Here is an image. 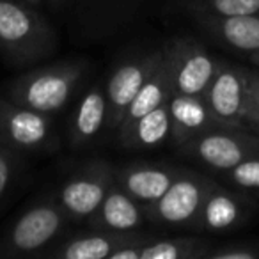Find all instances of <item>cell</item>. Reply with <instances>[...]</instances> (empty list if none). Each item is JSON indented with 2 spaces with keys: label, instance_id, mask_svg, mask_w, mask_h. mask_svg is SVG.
I'll return each instance as SVG.
<instances>
[{
  "label": "cell",
  "instance_id": "cell-25",
  "mask_svg": "<svg viewBox=\"0 0 259 259\" xmlns=\"http://www.w3.org/2000/svg\"><path fill=\"white\" fill-rule=\"evenodd\" d=\"M247 128L259 135V71H250V100L247 110Z\"/></svg>",
  "mask_w": 259,
  "mask_h": 259
},
{
  "label": "cell",
  "instance_id": "cell-17",
  "mask_svg": "<svg viewBox=\"0 0 259 259\" xmlns=\"http://www.w3.org/2000/svg\"><path fill=\"white\" fill-rule=\"evenodd\" d=\"M172 134L169 101L148 112L130 128L117 132V141L124 149H155L165 144Z\"/></svg>",
  "mask_w": 259,
  "mask_h": 259
},
{
  "label": "cell",
  "instance_id": "cell-3",
  "mask_svg": "<svg viewBox=\"0 0 259 259\" xmlns=\"http://www.w3.org/2000/svg\"><path fill=\"white\" fill-rule=\"evenodd\" d=\"M68 220L57 197L41 199L0 236V259L39 257L43 248L64 231Z\"/></svg>",
  "mask_w": 259,
  "mask_h": 259
},
{
  "label": "cell",
  "instance_id": "cell-28",
  "mask_svg": "<svg viewBox=\"0 0 259 259\" xmlns=\"http://www.w3.org/2000/svg\"><path fill=\"white\" fill-rule=\"evenodd\" d=\"M54 2H59V0H54Z\"/></svg>",
  "mask_w": 259,
  "mask_h": 259
},
{
  "label": "cell",
  "instance_id": "cell-6",
  "mask_svg": "<svg viewBox=\"0 0 259 259\" xmlns=\"http://www.w3.org/2000/svg\"><path fill=\"white\" fill-rule=\"evenodd\" d=\"M0 144L16 153H39L54 148L50 114L0 98Z\"/></svg>",
  "mask_w": 259,
  "mask_h": 259
},
{
  "label": "cell",
  "instance_id": "cell-21",
  "mask_svg": "<svg viewBox=\"0 0 259 259\" xmlns=\"http://www.w3.org/2000/svg\"><path fill=\"white\" fill-rule=\"evenodd\" d=\"M192 13L213 16H259V0H192Z\"/></svg>",
  "mask_w": 259,
  "mask_h": 259
},
{
  "label": "cell",
  "instance_id": "cell-2",
  "mask_svg": "<svg viewBox=\"0 0 259 259\" xmlns=\"http://www.w3.org/2000/svg\"><path fill=\"white\" fill-rule=\"evenodd\" d=\"M85 71L82 62H62L23 73L13 80L6 98L45 114H55L69 101Z\"/></svg>",
  "mask_w": 259,
  "mask_h": 259
},
{
  "label": "cell",
  "instance_id": "cell-24",
  "mask_svg": "<svg viewBox=\"0 0 259 259\" xmlns=\"http://www.w3.org/2000/svg\"><path fill=\"white\" fill-rule=\"evenodd\" d=\"M204 259H259V243H233L209 248Z\"/></svg>",
  "mask_w": 259,
  "mask_h": 259
},
{
  "label": "cell",
  "instance_id": "cell-16",
  "mask_svg": "<svg viewBox=\"0 0 259 259\" xmlns=\"http://www.w3.org/2000/svg\"><path fill=\"white\" fill-rule=\"evenodd\" d=\"M195 20L229 48L245 54L259 52V16H213L204 13H194Z\"/></svg>",
  "mask_w": 259,
  "mask_h": 259
},
{
  "label": "cell",
  "instance_id": "cell-20",
  "mask_svg": "<svg viewBox=\"0 0 259 259\" xmlns=\"http://www.w3.org/2000/svg\"><path fill=\"white\" fill-rule=\"evenodd\" d=\"M208 252L209 243L202 238H153L142 247L141 259H204Z\"/></svg>",
  "mask_w": 259,
  "mask_h": 259
},
{
  "label": "cell",
  "instance_id": "cell-12",
  "mask_svg": "<svg viewBox=\"0 0 259 259\" xmlns=\"http://www.w3.org/2000/svg\"><path fill=\"white\" fill-rule=\"evenodd\" d=\"M155 236L142 234L141 231L117 233V231L96 229L93 234L76 236L57 247H50L47 252H41L39 257L52 259H107L119 247L135 243V241H149Z\"/></svg>",
  "mask_w": 259,
  "mask_h": 259
},
{
  "label": "cell",
  "instance_id": "cell-19",
  "mask_svg": "<svg viewBox=\"0 0 259 259\" xmlns=\"http://www.w3.org/2000/svg\"><path fill=\"white\" fill-rule=\"evenodd\" d=\"M165 52V50H163ZM174 93L172 87V66L167 57V54L163 55L162 64L156 68V71L146 80V83L142 85V89L139 91V94L135 96V100L130 103L128 110L124 112L121 124L115 132H122V130L130 128L137 119H141L142 115H146L148 112L155 110L156 107L167 103L170 100Z\"/></svg>",
  "mask_w": 259,
  "mask_h": 259
},
{
  "label": "cell",
  "instance_id": "cell-14",
  "mask_svg": "<svg viewBox=\"0 0 259 259\" xmlns=\"http://www.w3.org/2000/svg\"><path fill=\"white\" fill-rule=\"evenodd\" d=\"M146 220H148V217H146L144 204L139 202L135 197H132L128 192L122 190L114 181L100 208L87 222L94 229L130 233V231L141 229Z\"/></svg>",
  "mask_w": 259,
  "mask_h": 259
},
{
  "label": "cell",
  "instance_id": "cell-22",
  "mask_svg": "<svg viewBox=\"0 0 259 259\" xmlns=\"http://www.w3.org/2000/svg\"><path fill=\"white\" fill-rule=\"evenodd\" d=\"M226 176L243 192L259 194V156L243 160L236 167L226 170Z\"/></svg>",
  "mask_w": 259,
  "mask_h": 259
},
{
  "label": "cell",
  "instance_id": "cell-1",
  "mask_svg": "<svg viewBox=\"0 0 259 259\" xmlns=\"http://www.w3.org/2000/svg\"><path fill=\"white\" fill-rule=\"evenodd\" d=\"M55 34L30 6L0 0V54L13 64H29L50 55Z\"/></svg>",
  "mask_w": 259,
  "mask_h": 259
},
{
  "label": "cell",
  "instance_id": "cell-26",
  "mask_svg": "<svg viewBox=\"0 0 259 259\" xmlns=\"http://www.w3.org/2000/svg\"><path fill=\"white\" fill-rule=\"evenodd\" d=\"M250 61L259 68V52H255V54H250Z\"/></svg>",
  "mask_w": 259,
  "mask_h": 259
},
{
  "label": "cell",
  "instance_id": "cell-5",
  "mask_svg": "<svg viewBox=\"0 0 259 259\" xmlns=\"http://www.w3.org/2000/svg\"><path fill=\"white\" fill-rule=\"evenodd\" d=\"M180 149L190 158L226 172L243 160L259 156V135L250 134V130L217 126L195 135Z\"/></svg>",
  "mask_w": 259,
  "mask_h": 259
},
{
  "label": "cell",
  "instance_id": "cell-13",
  "mask_svg": "<svg viewBox=\"0 0 259 259\" xmlns=\"http://www.w3.org/2000/svg\"><path fill=\"white\" fill-rule=\"evenodd\" d=\"M181 169L165 163H134L114 170V181L142 204L160 199Z\"/></svg>",
  "mask_w": 259,
  "mask_h": 259
},
{
  "label": "cell",
  "instance_id": "cell-18",
  "mask_svg": "<svg viewBox=\"0 0 259 259\" xmlns=\"http://www.w3.org/2000/svg\"><path fill=\"white\" fill-rule=\"evenodd\" d=\"M108 107L105 87L94 85L85 96L80 100L75 114H73L69 141L73 148H85L101 134L103 126H107Z\"/></svg>",
  "mask_w": 259,
  "mask_h": 259
},
{
  "label": "cell",
  "instance_id": "cell-8",
  "mask_svg": "<svg viewBox=\"0 0 259 259\" xmlns=\"http://www.w3.org/2000/svg\"><path fill=\"white\" fill-rule=\"evenodd\" d=\"M112 183L114 169L110 163L94 160L80 167L61 185L57 201L69 220L83 222L96 213Z\"/></svg>",
  "mask_w": 259,
  "mask_h": 259
},
{
  "label": "cell",
  "instance_id": "cell-27",
  "mask_svg": "<svg viewBox=\"0 0 259 259\" xmlns=\"http://www.w3.org/2000/svg\"><path fill=\"white\" fill-rule=\"evenodd\" d=\"M25 2H27V4H39L41 0H25Z\"/></svg>",
  "mask_w": 259,
  "mask_h": 259
},
{
  "label": "cell",
  "instance_id": "cell-7",
  "mask_svg": "<svg viewBox=\"0 0 259 259\" xmlns=\"http://www.w3.org/2000/svg\"><path fill=\"white\" fill-rule=\"evenodd\" d=\"M211 115L222 128H247V110L250 100V71L222 62L219 73L204 93Z\"/></svg>",
  "mask_w": 259,
  "mask_h": 259
},
{
  "label": "cell",
  "instance_id": "cell-15",
  "mask_svg": "<svg viewBox=\"0 0 259 259\" xmlns=\"http://www.w3.org/2000/svg\"><path fill=\"white\" fill-rule=\"evenodd\" d=\"M170 119H172V134L170 141L181 148L185 142L202 134L206 130L217 128V121L211 115L204 96L172 93L169 100Z\"/></svg>",
  "mask_w": 259,
  "mask_h": 259
},
{
  "label": "cell",
  "instance_id": "cell-10",
  "mask_svg": "<svg viewBox=\"0 0 259 259\" xmlns=\"http://www.w3.org/2000/svg\"><path fill=\"white\" fill-rule=\"evenodd\" d=\"M163 55H165V52L162 48V50L151 52V54L142 55L134 61H126L119 64L114 69V73L108 76L107 85H105L108 107L107 130L115 132L119 128L130 103L135 100L146 80L162 64Z\"/></svg>",
  "mask_w": 259,
  "mask_h": 259
},
{
  "label": "cell",
  "instance_id": "cell-11",
  "mask_svg": "<svg viewBox=\"0 0 259 259\" xmlns=\"http://www.w3.org/2000/svg\"><path fill=\"white\" fill-rule=\"evenodd\" d=\"M250 213L252 201L247 195L215 185L209 190L192 227L208 233H227L241 226Z\"/></svg>",
  "mask_w": 259,
  "mask_h": 259
},
{
  "label": "cell",
  "instance_id": "cell-9",
  "mask_svg": "<svg viewBox=\"0 0 259 259\" xmlns=\"http://www.w3.org/2000/svg\"><path fill=\"white\" fill-rule=\"evenodd\" d=\"M163 50L172 66L174 93L204 96L206 89L219 73L222 61L209 55L202 45L190 37H178Z\"/></svg>",
  "mask_w": 259,
  "mask_h": 259
},
{
  "label": "cell",
  "instance_id": "cell-4",
  "mask_svg": "<svg viewBox=\"0 0 259 259\" xmlns=\"http://www.w3.org/2000/svg\"><path fill=\"white\" fill-rule=\"evenodd\" d=\"M215 181L194 170L181 169L167 192L155 202L144 204L149 222L158 226H192Z\"/></svg>",
  "mask_w": 259,
  "mask_h": 259
},
{
  "label": "cell",
  "instance_id": "cell-23",
  "mask_svg": "<svg viewBox=\"0 0 259 259\" xmlns=\"http://www.w3.org/2000/svg\"><path fill=\"white\" fill-rule=\"evenodd\" d=\"M20 169L18 153L0 144V202L6 197Z\"/></svg>",
  "mask_w": 259,
  "mask_h": 259
}]
</instances>
